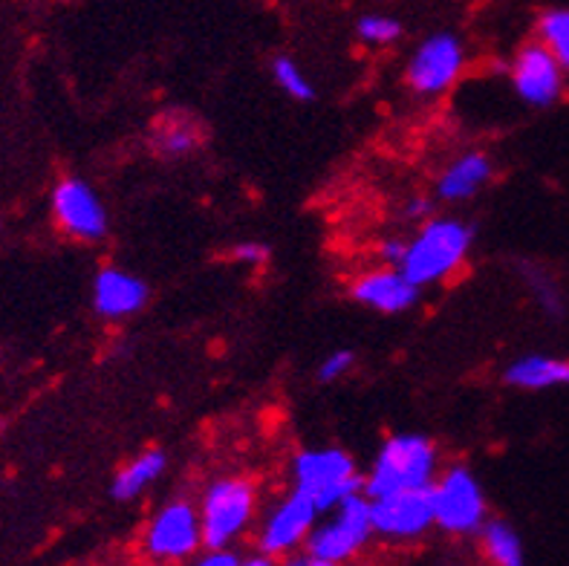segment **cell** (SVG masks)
<instances>
[{"label":"cell","instance_id":"cell-1","mask_svg":"<svg viewBox=\"0 0 569 566\" xmlns=\"http://www.w3.org/2000/svg\"><path fill=\"white\" fill-rule=\"evenodd\" d=\"M433 468H437V451L431 439L419 434H399L388 439L376 457L365 480V491L373 500V497L393 495L405 488H426L433 480Z\"/></svg>","mask_w":569,"mask_h":566},{"label":"cell","instance_id":"cell-2","mask_svg":"<svg viewBox=\"0 0 569 566\" xmlns=\"http://www.w3.org/2000/svg\"><path fill=\"white\" fill-rule=\"evenodd\" d=\"M471 246V229L460 220H433L413 237L402 258V272L417 284H437L448 278L466 260Z\"/></svg>","mask_w":569,"mask_h":566},{"label":"cell","instance_id":"cell-3","mask_svg":"<svg viewBox=\"0 0 569 566\" xmlns=\"http://www.w3.org/2000/svg\"><path fill=\"white\" fill-rule=\"evenodd\" d=\"M373 535V517H370V497H361L359 491L350 495L336 506V517L330 524L318 526L307 538V558H298L296 564L332 566L341 560L353 558L361 546Z\"/></svg>","mask_w":569,"mask_h":566},{"label":"cell","instance_id":"cell-4","mask_svg":"<svg viewBox=\"0 0 569 566\" xmlns=\"http://www.w3.org/2000/svg\"><path fill=\"white\" fill-rule=\"evenodd\" d=\"M296 488L316 503L318 512H330L359 491L361 477L350 454L341 448H321L303 451L296 459Z\"/></svg>","mask_w":569,"mask_h":566},{"label":"cell","instance_id":"cell-5","mask_svg":"<svg viewBox=\"0 0 569 566\" xmlns=\"http://www.w3.org/2000/svg\"><path fill=\"white\" fill-rule=\"evenodd\" d=\"M254 515V488L246 480H217L206 491L200 509L202 544L209 549L229 546Z\"/></svg>","mask_w":569,"mask_h":566},{"label":"cell","instance_id":"cell-6","mask_svg":"<svg viewBox=\"0 0 569 566\" xmlns=\"http://www.w3.org/2000/svg\"><path fill=\"white\" fill-rule=\"evenodd\" d=\"M433 524L451 535H471L486 524V495L475 474L451 468L431 486Z\"/></svg>","mask_w":569,"mask_h":566},{"label":"cell","instance_id":"cell-7","mask_svg":"<svg viewBox=\"0 0 569 566\" xmlns=\"http://www.w3.org/2000/svg\"><path fill=\"white\" fill-rule=\"evenodd\" d=\"M370 517H373V532H379L385 538H417L428 526H433L431 486L405 488V491H393V495L373 497Z\"/></svg>","mask_w":569,"mask_h":566},{"label":"cell","instance_id":"cell-8","mask_svg":"<svg viewBox=\"0 0 569 566\" xmlns=\"http://www.w3.org/2000/svg\"><path fill=\"white\" fill-rule=\"evenodd\" d=\"M462 64H466L462 43L451 32H437L413 52L411 67H408V81H411L417 93L437 96L455 85Z\"/></svg>","mask_w":569,"mask_h":566},{"label":"cell","instance_id":"cell-9","mask_svg":"<svg viewBox=\"0 0 569 566\" xmlns=\"http://www.w3.org/2000/svg\"><path fill=\"white\" fill-rule=\"evenodd\" d=\"M563 67L541 41L527 43L512 61V85L515 93L527 105L547 108L563 93Z\"/></svg>","mask_w":569,"mask_h":566},{"label":"cell","instance_id":"cell-10","mask_svg":"<svg viewBox=\"0 0 569 566\" xmlns=\"http://www.w3.org/2000/svg\"><path fill=\"white\" fill-rule=\"evenodd\" d=\"M200 544V515L188 503H171V506H166V509L153 517V524L148 526V535H144L148 553L159 560L188 558V555H194V549Z\"/></svg>","mask_w":569,"mask_h":566},{"label":"cell","instance_id":"cell-11","mask_svg":"<svg viewBox=\"0 0 569 566\" xmlns=\"http://www.w3.org/2000/svg\"><path fill=\"white\" fill-rule=\"evenodd\" d=\"M58 222L79 240H99L108 231V215L93 188L81 180H64L52 193Z\"/></svg>","mask_w":569,"mask_h":566},{"label":"cell","instance_id":"cell-12","mask_svg":"<svg viewBox=\"0 0 569 566\" xmlns=\"http://www.w3.org/2000/svg\"><path fill=\"white\" fill-rule=\"evenodd\" d=\"M316 503L296 488L278 509L269 515L267 526L260 532V553L263 555H287L303 540L310 538L312 524H316Z\"/></svg>","mask_w":569,"mask_h":566},{"label":"cell","instance_id":"cell-13","mask_svg":"<svg viewBox=\"0 0 569 566\" xmlns=\"http://www.w3.org/2000/svg\"><path fill=\"white\" fill-rule=\"evenodd\" d=\"M353 298L359 304L379 312H405L411 309L419 298V287L402 269H382L370 272L353 284Z\"/></svg>","mask_w":569,"mask_h":566},{"label":"cell","instance_id":"cell-14","mask_svg":"<svg viewBox=\"0 0 569 566\" xmlns=\"http://www.w3.org/2000/svg\"><path fill=\"white\" fill-rule=\"evenodd\" d=\"M148 301V287L122 269H104L93 284V307L104 318L133 316Z\"/></svg>","mask_w":569,"mask_h":566},{"label":"cell","instance_id":"cell-15","mask_svg":"<svg viewBox=\"0 0 569 566\" xmlns=\"http://www.w3.org/2000/svg\"><path fill=\"white\" fill-rule=\"evenodd\" d=\"M491 177V162L483 153H466L457 159L455 166L446 168V173L437 182V193L448 202H462L471 200L480 188L489 182Z\"/></svg>","mask_w":569,"mask_h":566},{"label":"cell","instance_id":"cell-16","mask_svg":"<svg viewBox=\"0 0 569 566\" xmlns=\"http://www.w3.org/2000/svg\"><path fill=\"white\" fill-rule=\"evenodd\" d=\"M503 379L520 390H549V387L569 385V361L552 356H523L509 365Z\"/></svg>","mask_w":569,"mask_h":566},{"label":"cell","instance_id":"cell-17","mask_svg":"<svg viewBox=\"0 0 569 566\" xmlns=\"http://www.w3.org/2000/svg\"><path fill=\"white\" fill-rule=\"evenodd\" d=\"M166 454L151 448V451L139 454L137 459H130L122 471L116 474L113 480V497L116 500H133L137 495H142L144 488L157 480L159 474L166 471Z\"/></svg>","mask_w":569,"mask_h":566},{"label":"cell","instance_id":"cell-18","mask_svg":"<svg viewBox=\"0 0 569 566\" xmlns=\"http://www.w3.org/2000/svg\"><path fill=\"white\" fill-rule=\"evenodd\" d=\"M197 142H200L197 122L180 113H171L168 119H159L157 130H153V145H157V151H162L166 157H186V153L194 151Z\"/></svg>","mask_w":569,"mask_h":566},{"label":"cell","instance_id":"cell-19","mask_svg":"<svg viewBox=\"0 0 569 566\" xmlns=\"http://www.w3.org/2000/svg\"><path fill=\"white\" fill-rule=\"evenodd\" d=\"M483 553L491 564H523V544H520L518 532L509 524H503V520H489V524L483 526Z\"/></svg>","mask_w":569,"mask_h":566},{"label":"cell","instance_id":"cell-20","mask_svg":"<svg viewBox=\"0 0 569 566\" xmlns=\"http://www.w3.org/2000/svg\"><path fill=\"white\" fill-rule=\"evenodd\" d=\"M538 36H541L543 47L569 72V9H549V12H543L541 21H538Z\"/></svg>","mask_w":569,"mask_h":566},{"label":"cell","instance_id":"cell-21","mask_svg":"<svg viewBox=\"0 0 569 566\" xmlns=\"http://www.w3.org/2000/svg\"><path fill=\"white\" fill-rule=\"evenodd\" d=\"M272 76H274V81H278V87H281L283 93L292 96V99L310 101L312 96H316V87L310 85V79L303 76V70L296 64V61H292V58H287V56L274 58Z\"/></svg>","mask_w":569,"mask_h":566},{"label":"cell","instance_id":"cell-22","mask_svg":"<svg viewBox=\"0 0 569 566\" xmlns=\"http://www.w3.org/2000/svg\"><path fill=\"white\" fill-rule=\"evenodd\" d=\"M361 41L373 43V47H385V43H393L402 36V23L397 18H388V14H365L356 27Z\"/></svg>","mask_w":569,"mask_h":566},{"label":"cell","instance_id":"cell-23","mask_svg":"<svg viewBox=\"0 0 569 566\" xmlns=\"http://www.w3.org/2000/svg\"><path fill=\"white\" fill-rule=\"evenodd\" d=\"M353 352L350 350H336L330 352L325 359V365L318 367V379L321 381H332V379H341V376L353 367Z\"/></svg>","mask_w":569,"mask_h":566},{"label":"cell","instance_id":"cell-24","mask_svg":"<svg viewBox=\"0 0 569 566\" xmlns=\"http://www.w3.org/2000/svg\"><path fill=\"white\" fill-rule=\"evenodd\" d=\"M197 564H202V566H238V564H243V560H240V555L229 553L226 546H220V549H209V553L202 555Z\"/></svg>","mask_w":569,"mask_h":566},{"label":"cell","instance_id":"cell-25","mask_svg":"<svg viewBox=\"0 0 569 566\" xmlns=\"http://www.w3.org/2000/svg\"><path fill=\"white\" fill-rule=\"evenodd\" d=\"M267 246L263 244H254V240H249V244H240L238 249H234V258L238 260H246V264H263L267 260Z\"/></svg>","mask_w":569,"mask_h":566},{"label":"cell","instance_id":"cell-26","mask_svg":"<svg viewBox=\"0 0 569 566\" xmlns=\"http://www.w3.org/2000/svg\"><path fill=\"white\" fill-rule=\"evenodd\" d=\"M405 249H408V244H402V240H385L382 246H379V255H382L388 264H402L405 258Z\"/></svg>","mask_w":569,"mask_h":566},{"label":"cell","instance_id":"cell-27","mask_svg":"<svg viewBox=\"0 0 569 566\" xmlns=\"http://www.w3.org/2000/svg\"><path fill=\"white\" fill-rule=\"evenodd\" d=\"M428 208H431V202H428V200H411V202H408V215H411V217H422L428 211Z\"/></svg>","mask_w":569,"mask_h":566}]
</instances>
